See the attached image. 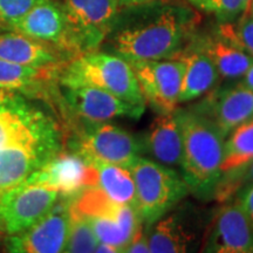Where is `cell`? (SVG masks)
I'll list each match as a JSON object with an SVG mask.
<instances>
[{
  "label": "cell",
  "instance_id": "1",
  "mask_svg": "<svg viewBox=\"0 0 253 253\" xmlns=\"http://www.w3.org/2000/svg\"><path fill=\"white\" fill-rule=\"evenodd\" d=\"M61 149L62 134L53 116L21 94L0 89V197Z\"/></svg>",
  "mask_w": 253,
  "mask_h": 253
},
{
  "label": "cell",
  "instance_id": "2",
  "mask_svg": "<svg viewBox=\"0 0 253 253\" xmlns=\"http://www.w3.org/2000/svg\"><path fill=\"white\" fill-rule=\"evenodd\" d=\"M198 23L192 9L172 6L154 20L126 28L115 38V50L126 61L175 59Z\"/></svg>",
  "mask_w": 253,
  "mask_h": 253
},
{
  "label": "cell",
  "instance_id": "3",
  "mask_svg": "<svg viewBox=\"0 0 253 253\" xmlns=\"http://www.w3.org/2000/svg\"><path fill=\"white\" fill-rule=\"evenodd\" d=\"M182 131V175L190 192L209 196L220 177L225 136L210 120L194 109H176Z\"/></svg>",
  "mask_w": 253,
  "mask_h": 253
},
{
  "label": "cell",
  "instance_id": "4",
  "mask_svg": "<svg viewBox=\"0 0 253 253\" xmlns=\"http://www.w3.org/2000/svg\"><path fill=\"white\" fill-rule=\"evenodd\" d=\"M60 82L61 86L97 88L137 106L147 104L130 62L118 54L81 53L63 67Z\"/></svg>",
  "mask_w": 253,
  "mask_h": 253
},
{
  "label": "cell",
  "instance_id": "5",
  "mask_svg": "<svg viewBox=\"0 0 253 253\" xmlns=\"http://www.w3.org/2000/svg\"><path fill=\"white\" fill-rule=\"evenodd\" d=\"M129 170L135 182L138 213L147 226L172 210L190 194L184 177L175 168L138 156Z\"/></svg>",
  "mask_w": 253,
  "mask_h": 253
},
{
  "label": "cell",
  "instance_id": "6",
  "mask_svg": "<svg viewBox=\"0 0 253 253\" xmlns=\"http://www.w3.org/2000/svg\"><path fill=\"white\" fill-rule=\"evenodd\" d=\"M72 205L89 223L100 244L123 250L143 229L137 209L112 201L96 186L74 196Z\"/></svg>",
  "mask_w": 253,
  "mask_h": 253
},
{
  "label": "cell",
  "instance_id": "7",
  "mask_svg": "<svg viewBox=\"0 0 253 253\" xmlns=\"http://www.w3.org/2000/svg\"><path fill=\"white\" fill-rule=\"evenodd\" d=\"M212 214L191 202L176 205L150 225L151 253H196L207 236Z\"/></svg>",
  "mask_w": 253,
  "mask_h": 253
},
{
  "label": "cell",
  "instance_id": "8",
  "mask_svg": "<svg viewBox=\"0 0 253 253\" xmlns=\"http://www.w3.org/2000/svg\"><path fill=\"white\" fill-rule=\"evenodd\" d=\"M73 143V153L89 163H107L129 169L141 156L142 142L113 123H89Z\"/></svg>",
  "mask_w": 253,
  "mask_h": 253
},
{
  "label": "cell",
  "instance_id": "9",
  "mask_svg": "<svg viewBox=\"0 0 253 253\" xmlns=\"http://www.w3.org/2000/svg\"><path fill=\"white\" fill-rule=\"evenodd\" d=\"M15 32L75 56L84 53L80 38L62 2L46 0L36 6L14 27Z\"/></svg>",
  "mask_w": 253,
  "mask_h": 253
},
{
  "label": "cell",
  "instance_id": "10",
  "mask_svg": "<svg viewBox=\"0 0 253 253\" xmlns=\"http://www.w3.org/2000/svg\"><path fill=\"white\" fill-rule=\"evenodd\" d=\"M145 101L157 114L175 112L178 106L185 63L179 56L167 60L129 61Z\"/></svg>",
  "mask_w": 253,
  "mask_h": 253
},
{
  "label": "cell",
  "instance_id": "11",
  "mask_svg": "<svg viewBox=\"0 0 253 253\" xmlns=\"http://www.w3.org/2000/svg\"><path fill=\"white\" fill-rule=\"evenodd\" d=\"M59 194L46 186L24 183L0 197V223L7 235L28 229L58 202Z\"/></svg>",
  "mask_w": 253,
  "mask_h": 253
},
{
  "label": "cell",
  "instance_id": "12",
  "mask_svg": "<svg viewBox=\"0 0 253 253\" xmlns=\"http://www.w3.org/2000/svg\"><path fill=\"white\" fill-rule=\"evenodd\" d=\"M71 202H56L36 224L8 237L7 253H61L67 239Z\"/></svg>",
  "mask_w": 253,
  "mask_h": 253
},
{
  "label": "cell",
  "instance_id": "13",
  "mask_svg": "<svg viewBox=\"0 0 253 253\" xmlns=\"http://www.w3.org/2000/svg\"><path fill=\"white\" fill-rule=\"evenodd\" d=\"M84 52L95 50L113 30L126 0H62Z\"/></svg>",
  "mask_w": 253,
  "mask_h": 253
},
{
  "label": "cell",
  "instance_id": "14",
  "mask_svg": "<svg viewBox=\"0 0 253 253\" xmlns=\"http://www.w3.org/2000/svg\"><path fill=\"white\" fill-rule=\"evenodd\" d=\"M96 181L93 164L75 153H59L25 183L46 186L65 197H74L96 186Z\"/></svg>",
  "mask_w": 253,
  "mask_h": 253
},
{
  "label": "cell",
  "instance_id": "15",
  "mask_svg": "<svg viewBox=\"0 0 253 253\" xmlns=\"http://www.w3.org/2000/svg\"><path fill=\"white\" fill-rule=\"evenodd\" d=\"M62 95L68 108L88 123L108 122L119 118L138 120L145 110V106L126 102L93 87L62 86Z\"/></svg>",
  "mask_w": 253,
  "mask_h": 253
},
{
  "label": "cell",
  "instance_id": "16",
  "mask_svg": "<svg viewBox=\"0 0 253 253\" xmlns=\"http://www.w3.org/2000/svg\"><path fill=\"white\" fill-rule=\"evenodd\" d=\"M202 253H253V229L240 202L213 214Z\"/></svg>",
  "mask_w": 253,
  "mask_h": 253
},
{
  "label": "cell",
  "instance_id": "17",
  "mask_svg": "<svg viewBox=\"0 0 253 253\" xmlns=\"http://www.w3.org/2000/svg\"><path fill=\"white\" fill-rule=\"evenodd\" d=\"M192 109L210 120L226 138L237 126L253 118V91L242 82L214 91Z\"/></svg>",
  "mask_w": 253,
  "mask_h": 253
},
{
  "label": "cell",
  "instance_id": "18",
  "mask_svg": "<svg viewBox=\"0 0 253 253\" xmlns=\"http://www.w3.org/2000/svg\"><path fill=\"white\" fill-rule=\"evenodd\" d=\"M142 148L156 162L170 168H181L183 140L175 112L158 114L145 134Z\"/></svg>",
  "mask_w": 253,
  "mask_h": 253
},
{
  "label": "cell",
  "instance_id": "19",
  "mask_svg": "<svg viewBox=\"0 0 253 253\" xmlns=\"http://www.w3.org/2000/svg\"><path fill=\"white\" fill-rule=\"evenodd\" d=\"M63 53L19 32L0 33V60L33 68H58Z\"/></svg>",
  "mask_w": 253,
  "mask_h": 253
},
{
  "label": "cell",
  "instance_id": "20",
  "mask_svg": "<svg viewBox=\"0 0 253 253\" xmlns=\"http://www.w3.org/2000/svg\"><path fill=\"white\" fill-rule=\"evenodd\" d=\"M178 56L185 63L178 97L179 104L197 100L210 91L216 86L219 73L211 59L197 48L182 52Z\"/></svg>",
  "mask_w": 253,
  "mask_h": 253
},
{
  "label": "cell",
  "instance_id": "21",
  "mask_svg": "<svg viewBox=\"0 0 253 253\" xmlns=\"http://www.w3.org/2000/svg\"><path fill=\"white\" fill-rule=\"evenodd\" d=\"M197 49L205 53L216 66L219 77L238 79L244 77L253 63V58L219 36L208 37L198 42Z\"/></svg>",
  "mask_w": 253,
  "mask_h": 253
},
{
  "label": "cell",
  "instance_id": "22",
  "mask_svg": "<svg viewBox=\"0 0 253 253\" xmlns=\"http://www.w3.org/2000/svg\"><path fill=\"white\" fill-rule=\"evenodd\" d=\"M252 162L253 118L237 126L225 138L219 181L238 175Z\"/></svg>",
  "mask_w": 253,
  "mask_h": 253
},
{
  "label": "cell",
  "instance_id": "23",
  "mask_svg": "<svg viewBox=\"0 0 253 253\" xmlns=\"http://www.w3.org/2000/svg\"><path fill=\"white\" fill-rule=\"evenodd\" d=\"M93 164L96 170V188L112 201L137 209L135 182L130 170L114 164Z\"/></svg>",
  "mask_w": 253,
  "mask_h": 253
},
{
  "label": "cell",
  "instance_id": "24",
  "mask_svg": "<svg viewBox=\"0 0 253 253\" xmlns=\"http://www.w3.org/2000/svg\"><path fill=\"white\" fill-rule=\"evenodd\" d=\"M56 68H33L0 60V89L31 94L41 89Z\"/></svg>",
  "mask_w": 253,
  "mask_h": 253
},
{
  "label": "cell",
  "instance_id": "25",
  "mask_svg": "<svg viewBox=\"0 0 253 253\" xmlns=\"http://www.w3.org/2000/svg\"><path fill=\"white\" fill-rule=\"evenodd\" d=\"M99 242L89 223L73 208L71 202V218L67 239L61 253H94Z\"/></svg>",
  "mask_w": 253,
  "mask_h": 253
},
{
  "label": "cell",
  "instance_id": "26",
  "mask_svg": "<svg viewBox=\"0 0 253 253\" xmlns=\"http://www.w3.org/2000/svg\"><path fill=\"white\" fill-rule=\"evenodd\" d=\"M192 7L212 14L220 24L236 23L248 14L252 0H186Z\"/></svg>",
  "mask_w": 253,
  "mask_h": 253
},
{
  "label": "cell",
  "instance_id": "27",
  "mask_svg": "<svg viewBox=\"0 0 253 253\" xmlns=\"http://www.w3.org/2000/svg\"><path fill=\"white\" fill-rule=\"evenodd\" d=\"M218 36L253 58V17L244 15L236 23L220 24Z\"/></svg>",
  "mask_w": 253,
  "mask_h": 253
},
{
  "label": "cell",
  "instance_id": "28",
  "mask_svg": "<svg viewBox=\"0 0 253 253\" xmlns=\"http://www.w3.org/2000/svg\"><path fill=\"white\" fill-rule=\"evenodd\" d=\"M46 0H0V28L14 30L21 19Z\"/></svg>",
  "mask_w": 253,
  "mask_h": 253
},
{
  "label": "cell",
  "instance_id": "29",
  "mask_svg": "<svg viewBox=\"0 0 253 253\" xmlns=\"http://www.w3.org/2000/svg\"><path fill=\"white\" fill-rule=\"evenodd\" d=\"M122 253H151L148 245L147 232H144L142 229L135 238L122 250Z\"/></svg>",
  "mask_w": 253,
  "mask_h": 253
},
{
  "label": "cell",
  "instance_id": "30",
  "mask_svg": "<svg viewBox=\"0 0 253 253\" xmlns=\"http://www.w3.org/2000/svg\"><path fill=\"white\" fill-rule=\"evenodd\" d=\"M239 202L240 204H242L243 209H244L246 216H248L253 229V185L244 190V192H243V196Z\"/></svg>",
  "mask_w": 253,
  "mask_h": 253
},
{
  "label": "cell",
  "instance_id": "31",
  "mask_svg": "<svg viewBox=\"0 0 253 253\" xmlns=\"http://www.w3.org/2000/svg\"><path fill=\"white\" fill-rule=\"evenodd\" d=\"M94 253H122V250L113 248V246L106 245V244H100L97 245L96 250H95Z\"/></svg>",
  "mask_w": 253,
  "mask_h": 253
},
{
  "label": "cell",
  "instance_id": "32",
  "mask_svg": "<svg viewBox=\"0 0 253 253\" xmlns=\"http://www.w3.org/2000/svg\"><path fill=\"white\" fill-rule=\"evenodd\" d=\"M244 80H243V84H245L249 89H251L253 91V63L251 65V67L248 69V72L245 73Z\"/></svg>",
  "mask_w": 253,
  "mask_h": 253
},
{
  "label": "cell",
  "instance_id": "33",
  "mask_svg": "<svg viewBox=\"0 0 253 253\" xmlns=\"http://www.w3.org/2000/svg\"><path fill=\"white\" fill-rule=\"evenodd\" d=\"M151 1H155V0H126V5H143Z\"/></svg>",
  "mask_w": 253,
  "mask_h": 253
},
{
  "label": "cell",
  "instance_id": "34",
  "mask_svg": "<svg viewBox=\"0 0 253 253\" xmlns=\"http://www.w3.org/2000/svg\"><path fill=\"white\" fill-rule=\"evenodd\" d=\"M2 232H5V231H4V229H2V226H1V223H0V239H1Z\"/></svg>",
  "mask_w": 253,
  "mask_h": 253
},
{
  "label": "cell",
  "instance_id": "35",
  "mask_svg": "<svg viewBox=\"0 0 253 253\" xmlns=\"http://www.w3.org/2000/svg\"><path fill=\"white\" fill-rule=\"evenodd\" d=\"M250 9H251V17H253V0H252V4H251V7H250Z\"/></svg>",
  "mask_w": 253,
  "mask_h": 253
}]
</instances>
